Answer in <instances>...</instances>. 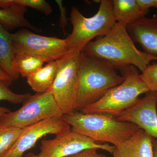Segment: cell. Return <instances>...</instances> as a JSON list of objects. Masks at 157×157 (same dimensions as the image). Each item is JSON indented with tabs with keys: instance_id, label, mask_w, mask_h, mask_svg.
Returning a JSON list of instances; mask_svg holds the SVG:
<instances>
[{
	"instance_id": "6da1fadb",
	"label": "cell",
	"mask_w": 157,
	"mask_h": 157,
	"mask_svg": "<svg viewBox=\"0 0 157 157\" xmlns=\"http://www.w3.org/2000/svg\"><path fill=\"white\" fill-rule=\"evenodd\" d=\"M82 53L84 56L107 62L115 70L133 66L142 72L151 62L157 60L156 57L137 48L127 26L117 22L106 35L86 44Z\"/></svg>"
},
{
	"instance_id": "7a4b0ae2",
	"label": "cell",
	"mask_w": 157,
	"mask_h": 157,
	"mask_svg": "<svg viewBox=\"0 0 157 157\" xmlns=\"http://www.w3.org/2000/svg\"><path fill=\"white\" fill-rule=\"evenodd\" d=\"M120 76L109 63L82 54L78 73L75 111L96 103L109 90L122 83Z\"/></svg>"
},
{
	"instance_id": "3957f363",
	"label": "cell",
	"mask_w": 157,
	"mask_h": 157,
	"mask_svg": "<svg viewBox=\"0 0 157 157\" xmlns=\"http://www.w3.org/2000/svg\"><path fill=\"white\" fill-rule=\"evenodd\" d=\"M62 118L74 132L94 142L109 143L114 146L131 138L140 129L134 124L119 121L106 113L73 111L64 114Z\"/></svg>"
},
{
	"instance_id": "277c9868",
	"label": "cell",
	"mask_w": 157,
	"mask_h": 157,
	"mask_svg": "<svg viewBox=\"0 0 157 157\" xmlns=\"http://www.w3.org/2000/svg\"><path fill=\"white\" fill-rule=\"evenodd\" d=\"M120 70L124 77L122 83L110 90L100 100L85 107L80 112L106 113L117 117L136 104L140 95L149 92L135 66H129Z\"/></svg>"
},
{
	"instance_id": "5b68a950",
	"label": "cell",
	"mask_w": 157,
	"mask_h": 157,
	"mask_svg": "<svg viewBox=\"0 0 157 157\" xmlns=\"http://www.w3.org/2000/svg\"><path fill=\"white\" fill-rule=\"evenodd\" d=\"M100 3L98 12L90 17H85L77 8L72 7L70 21L73 30L66 39L68 52H81L89 42L106 35L116 23L112 1L101 0Z\"/></svg>"
},
{
	"instance_id": "8992f818",
	"label": "cell",
	"mask_w": 157,
	"mask_h": 157,
	"mask_svg": "<svg viewBox=\"0 0 157 157\" xmlns=\"http://www.w3.org/2000/svg\"><path fill=\"white\" fill-rule=\"evenodd\" d=\"M64 114L49 91L31 95L19 109L6 113L0 119V125L23 129L45 120L61 118Z\"/></svg>"
},
{
	"instance_id": "52a82bcc",
	"label": "cell",
	"mask_w": 157,
	"mask_h": 157,
	"mask_svg": "<svg viewBox=\"0 0 157 157\" xmlns=\"http://www.w3.org/2000/svg\"><path fill=\"white\" fill-rule=\"evenodd\" d=\"M82 53L68 52L58 60L54 81L48 91L52 95L64 115L75 111L79 65Z\"/></svg>"
},
{
	"instance_id": "ba28073f",
	"label": "cell",
	"mask_w": 157,
	"mask_h": 157,
	"mask_svg": "<svg viewBox=\"0 0 157 157\" xmlns=\"http://www.w3.org/2000/svg\"><path fill=\"white\" fill-rule=\"evenodd\" d=\"M12 38L15 54L32 56L45 63L58 60L68 52L66 39L41 36L29 29H21L12 33Z\"/></svg>"
},
{
	"instance_id": "9c48e42d",
	"label": "cell",
	"mask_w": 157,
	"mask_h": 157,
	"mask_svg": "<svg viewBox=\"0 0 157 157\" xmlns=\"http://www.w3.org/2000/svg\"><path fill=\"white\" fill-rule=\"evenodd\" d=\"M115 146L94 142L88 137L68 129L52 139L42 140L40 157H68L90 149H102L112 154Z\"/></svg>"
},
{
	"instance_id": "30bf717a",
	"label": "cell",
	"mask_w": 157,
	"mask_h": 157,
	"mask_svg": "<svg viewBox=\"0 0 157 157\" xmlns=\"http://www.w3.org/2000/svg\"><path fill=\"white\" fill-rule=\"evenodd\" d=\"M71 128L61 118L45 120L22 129L12 148L3 157H22L27 151L34 147L39 139L48 134L56 135Z\"/></svg>"
},
{
	"instance_id": "8fae6325",
	"label": "cell",
	"mask_w": 157,
	"mask_h": 157,
	"mask_svg": "<svg viewBox=\"0 0 157 157\" xmlns=\"http://www.w3.org/2000/svg\"><path fill=\"white\" fill-rule=\"evenodd\" d=\"M157 92L149 91L117 118L136 125L157 140Z\"/></svg>"
},
{
	"instance_id": "7c38bea8",
	"label": "cell",
	"mask_w": 157,
	"mask_h": 157,
	"mask_svg": "<svg viewBox=\"0 0 157 157\" xmlns=\"http://www.w3.org/2000/svg\"><path fill=\"white\" fill-rule=\"evenodd\" d=\"M133 41L137 42L144 52L157 57V16H144L127 26Z\"/></svg>"
},
{
	"instance_id": "4fadbf2b",
	"label": "cell",
	"mask_w": 157,
	"mask_h": 157,
	"mask_svg": "<svg viewBox=\"0 0 157 157\" xmlns=\"http://www.w3.org/2000/svg\"><path fill=\"white\" fill-rule=\"evenodd\" d=\"M153 139L140 128L131 138L115 146L112 154L113 157H153Z\"/></svg>"
},
{
	"instance_id": "5bb4252c",
	"label": "cell",
	"mask_w": 157,
	"mask_h": 157,
	"mask_svg": "<svg viewBox=\"0 0 157 157\" xmlns=\"http://www.w3.org/2000/svg\"><path fill=\"white\" fill-rule=\"evenodd\" d=\"M27 11L26 8L18 5H13L4 9L0 8V24L9 31L21 28L41 32L40 29L32 25L26 18Z\"/></svg>"
},
{
	"instance_id": "9a60e30c",
	"label": "cell",
	"mask_w": 157,
	"mask_h": 157,
	"mask_svg": "<svg viewBox=\"0 0 157 157\" xmlns=\"http://www.w3.org/2000/svg\"><path fill=\"white\" fill-rule=\"evenodd\" d=\"M113 10L116 21L127 26L145 16L137 0H113Z\"/></svg>"
},
{
	"instance_id": "2e32d148",
	"label": "cell",
	"mask_w": 157,
	"mask_h": 157,
	"mask_svg": "<svg viewBox=\"0 0 157 157\" xmlns=\"http://www.w3.org/2000/svg\"><path fill=\"white\" fill-rule=\"evenodd\" d=\"M15 55L12 33L0 24V69L7 73L13 81L20 76L13 69Z\"/></svg>"
},
{
	"instance_id": "e0dca14e",
	"label": "cell",
	"mask_w": 157,
	"mask_h": 157,
	"mask_svg": "<svg viewBox=\"0 0 157 157\" xmlns=\"http://www.w3.org/2000/svg\"><path fill=\"white\" fill-rule=\"evenodd\" d=\"M58 67V60L47 63L27 78L28 84L36 93L48 91L53 84Z\"/></svg>"
},
{
	"instance_id": "ac0fdd59",
	"label": "cell",
	"mask_w": 157,
	"mask_h": 157,
	"mask_svg": "<svg viewBox=\"0 0 157 157\" xmlns=\"http://www.w3.org/2000/svg\"><path fill=\"white\" fill-rule=\"evenodd\" d=\"M45 62L41 59L23 54H15L13 69L23 78H27L42 67Z\"/></svg>"
},
{
	"instance_id": "d6986e66",
	"label": "cell",
	"mask_w": 157,
	"mask_h": 157,
	"mask_svg": "<svg viewBox=\"0 0 157 157\" xmlns=\"http://www.w3.org/2000/svg\"><path fill=\"white\" fill-rule=\"evenodd\" d=\"M11 82L0 80V101H7L13 104L23 103L31 95L30 94H17L9 89ZM11 112L6 107L0 106V119L6 113Z\"/></svg>"
},
{
	"instance_id": "ffe728a7",
	"label": "cell",
	"mask_w": 157,
	"mask_h": 157,
	"mask_svg": "<svg viewBox=\"0 0 157 157\" xmlns=\"http://www.w3.org/2000/svg\"><path fill=\"white\" fill-rule=\"evenodd\" d=\"M22 129L0 125V157L4 156L12 148L18 139Z\"/></svg>"
},
{
	"instance_id": "44dd1931",
	"label": "cell",
	"mask_w": 157,
	"mask_h": 157,
	"mask_svg": "<svg viewBox=\"0 0 157 157\" xmlns=\"http://www.w3.org/2000/svg\"><path fill=\"white\" fill-rule=\"evenodd\" d=\"M13 5L29 7L40 11L46 15L53 12L52 7L45 0H0V8H8Z\"/></svg>"
},
{
	"instance_id": "7402d4cb",
	"label": "cell",
	"mask_w": 157,
	"mask_h": 157,
	"mask_svg": "<svg viewBox=\"0 0 157 157\" xmlns=\"http://www.w3.org/2000/svg\"><path fill=\"white\" fill-rule=\"evenodd\" d=\"M140 76L149 91L157 92V63L147 66Z\"/></svg>"
},
{
	"instance_id": "603a6c76",
	"label": "cell",
	"mask_w": 157,
	"mask_h": 157,
	"mask_svg": "<svg viewBox=\"0 0 157 157\" xmlns=\"http://www.w3.org/2000/svg\"><path fill=\"white\" fill-rule=\"evenodd\" d=\"M97 149H90L68 157H107L105 155L98 153Z\"/></svg>"
},
{
	"instance_id": "cb8c5ba5",
	"label": "cell",
	"mask_w": 157,
	"mask_h": 157,
	"mask_svg": "<svg viewBox=\"0 0 157 157\" xmlns=\"http://www.w3.org/2000/svg\"><path fill=\"white\" fill-rule=\"evenodd\" d=\"M58 6L59 7L61 12V17L59 19V25L62 28L65 29V27L67 24L68 19L67 16L66 9L63 6V2L61 1H56Z\"/></svg>"
},
{
	"instance_id": "d4e9b609",
	"label": "cell",
	"mask_w": 157,
	"mask_h": 157,
	"mask_svg": "<svg viewBox=\"0 0 157 157\" xmlns=\"http://www.w3.org/2000/svg\"><path fill=\"white\" fill-rule=\"evenodd\" d=\"M141 9L146 12L150 8L157 9V0H137Z\"/></svg>"
},
{
	"instance_id": "484cf974",
	"label": "cell",
	"mask_w": 157,
	"mask_h": 157,
	"mask_svg": "<svg viewBox=\"0 0 157 157\" xmlns=\"http://www.w3.org/2000/svg\"><path fill=\"white\" fill-rule=\"evenodd\" d=\"M0 80L1 81L11 82L13 81V79L6 72L0 69Z\"/></svg>"
},
{
	"instance_id": "4316f807",
	"label": "cell",
	"mask_w": 157,
	"mask_h": 157,
	"mask_svg": "<svg viewBox=\"0 0 157 157\" xmlns=\"http://www.w3.org/2000/svg\"><path fill=\"white\" fill-rule=\"evenodd\" d=\"M153 157H157V140L155 138L153 139Z\"/></svg>"
},
{
	"instance_id": "83f0119b",
	"label": "cell",
	"mask_w": 157,
	"mask_h": 157,
	"mask_svg": "<svg viewBox=\"0 0 157 157\" xmlns=\"http://www.w3.org/2000/svg\"><path fill=\"white\" fill-rule=\"evenodd\" d=\"M22 157H40V156L39 155L34 154L33 153H29Z\"/></svg>"
}]
</instances>
